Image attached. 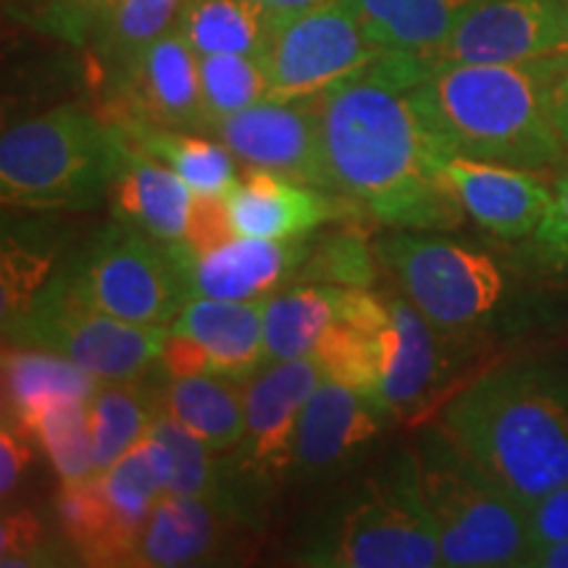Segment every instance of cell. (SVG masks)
<instances>
[{"label":"cell","mask_w":568,"mask_h":568,"mask_svg":"<svg viewBox=\"0 0 568 568\" xmlns=\"http://www.w3.org/2000/svg\"><path fill=\"white\" fill-rule=\"evenodd\" d=\"M432 63L385 53L316 95L322 142L337 193L393 230H453L466 211L443 172L447 151L414 101Z\"/></svg>","instance_id":"1"},{"label":"cell","mask_w":568,"mask_h":568,"mask_svg":"<svg viewBox=\"0 0 568 568\" xmlns=\"http://www.w3.org/2000/svg\"><path fill=\"white\" fill-rule=\"evenodd\" d=\"M560 59L432 63L414 101L447 155L539 174L568 159L552 113Z\"/></svg>","instance_id":"2"},{"label":"cell","mask_w":568,"mask_h":568,"mask_svg":"<svg viewBox=\"0 0 568 568\" xmlns=\"http://www.w3.org/2000/svg\"><path fill=\"white\" fill-rule=\"evenodd\" d=\"M437 422L524 508L568 481V372L495 368L453 395Z\"/></svg>","instance_id":"3"},{"label":"cell","mask_w":568,"mask_h":568,"mask_svg":"<svg viewBox=\"0 0 568 568\" xmlns=\"http://www.w3.org/2000/svg\"><path fill=\"white\" fill-rule=\"evenodd\" d=\"M295 564L316 568L443 566L416 445L397 450L326 510L308 537H303Z\"/></svg>","instance_id":"4"},{"label":"cell","mask_w":568,"mask_h":568,"mask_svg":"<svg viewBox=\"0 0 568 568\" xmlns=\"http://www.w3.org/2000/svg\"><path fill=\"white\" fill-rule=\"evenodd\" d=\"M126 134L80 105L13 124L0 140V197L34 211H84L109 197Z\"/></svg>","instance_id":"5"},{"label":"cell","mask_w":568,"mask_h":568,"mask_svg":"<svg viewBox=\"0 0 568 568\" xmlns=\"http://www.w3.org/2000/svg\"><path fill=\"white\" fill-rule=\"evenodd\" d=\"M416 453L443 566H521L529 552L527 508L474 464L439 422L418 435Z\"/></svg>","instance_id":"6"},{"label":"cell","mask_w":568,"mask_h":568,"mask_svg":"<svg viewBox=\"0 0 568 568\" xmlns=\"http://www.w3.org/2000/svg\"><path fill=\"white\" fill-rule=\"evenodd\" d=\"M61 280L82 303L132 324L166 326L187 303L172 245L122 219L98 234Z\"/></svg>","instance_id":"7"},{"label":"cell","mask_w":568,"mask_h":568,"mask_svg":"<svg viewBox=\"0 0 568 568\" xmlns=\"http://www.w3.org/2000/svg\"><path fill=\"white\" fill-rule=\"evenodd\" d=\"M374 255L395 274L403 295L437 329H471L506 295V276L487 253L418 230H397L376 240Z\"/></svg>","instance_id":"8"},{"label":"cell","mask_w":568,"mask_h":568,"mask_svg":"<svg viewBox=\"0 0 568 568\" xmlns=\"http://www.w3.org/2000/svg\"><path fill=\"white\" fill-rule=\"evenodd\" d=\"M17 332L30 347L59 353L95 379L132 382L159 366L166 326L103 314L82 303L67 282L55 280L17 318Z\"/></svg>","instance_id":"9"},{"label":"cell","mask_w":568,"mask_h":568,"mask_svg":"<svg viewBox=\"0 0 568 568\" xmlns=\"http://www.w3.org/2000/svg\"><path fill=\"white\" fill-rule=\"evenodd\" d=\"M385 53L345 0H318L276 19L261 61L272 101H303L351 80Z\"/></svg>","instance_id":"10"},{"label":"cell","mask_w":568,"mask_h":568,"mask_svg":"<svg viewBox=\"0 0 568 568\" xmlns=\"http://www.w3.org/2000/svg\"><path fill=\"white\" fill-rule=\"evenodd\" d=\"M322 379V366L314 355H305L272 361L243 382L245 435L232 450V464L240 500L251 518L258 514L268 487L290 477L297 422Z\"/></svg>","instance_id":"11"},{"label":"cell","mask_w":568,"mask_h":568,"mask_svg":"<svg viewBox=\"0 0 568 568\" xmlns=\"http://www.w3.org/2000/svg\"><path fill=\"white\" fill-rule=\"evenodd\" d=\"M219 138L245 166H258L287 180L337 193L326 163L316 98L268 101L232 113L211 124Z\"/></svg>","instance_id":"12"},{"label":"cell","mask_w":568,"mask_h":568,"mask_svg":"<svg viewBox=\"0 0 568 568\" xmlns=\"http://www.w3.org/2000/svg\"><path fill=\"white\" fill-rule=\"evenodd\" d=\"M568 53L566 0H485L453 27L429 63H521Z\"/></svg>","instance_id":"13"},{"label":"cell","mask_w":568,"mask_h":568,"mask_svg":"<svg viewBox=\"0 0 568 568\" xmlns=\"http://www.w3.org/2000/svg\"><path fill=\"white\" fill-rule=\"evenodd\" d=\"M113 119H138L182 132H209L197 53L176 27L113 71Z\"/></svg>","instance_id":"14"},{"label":"cell","mask_w":568,"mask_h":568,"mask_svg":"<svg viewBox=\"0 0 568 568\" xmlns=\"http://www.w3.org/2000/svg\"><path fill=\"white\" fill-rule=\"evenodd\" d=\"M389 418L374 397L324 376L297 422L290 477L324 481L347 471L379 439Z\"/></svg>","instance_id":"15"},{"label":"cell","mask_w":568,"mask_h":568,"mask_svg":"<svg viewBox=\"0 0 568 568\" xmlns=\"http://www.w3.org/2000/svg\"><path fill=\"white\" fill-rule=\"evenodd\" d=\"M182 268L187 297L216 301H268L303 274L314 240L237 237L216 251L193 255L184 243H169Z\"/></svg>","instance_id":"16"},{"label":"cell","mask_w":568,"mask_h":568,"mask_svg":"<svg viewBox=\"0 0 568 568\" xmlns=\"http://www.w3.org/2000/svg\"><path fill=\"white\" fill-rule=\"evenodd\" d=\"M389 324L379 335V400L395 418L426 414L450 372L443 335L406 295H385Z\"/></svg>","instance_id":"17"},{"label":"cell","mask_w":568,"mask_h":568,"mask_svg":"<svg viewBox=\"0 0 568 568\" xmlns=\"http://www.w3.org/2000/svg\"><path fill=\"white\" fill-rule=\"evenodd\" d=\"M224 197L237 232L266 240L308 237L324 222L347 216L358 205L351 197L293 182L258 166H245Z\"/></svg>","instance_id":"18"},{"label":"cell","mask_w":568,"mask_h":568,"mask_svg":"<svg viewBox=\"0 0 568 568\" xmlns=\"http://www.w3.org/2000/svg\"><path fill=\"white\" fill-rule=\"evenodd\" d=\"M243 524V516L226 503L201 495L166 493L155 503L134 545L130 566L176 568L213 564L224 556L232 529Z\"/></svg>","instance_id":"19"},{"label":"cell","mask_w":568,"mask_h":568,"mask_svg":"<svg viewBox=\"0 0 568 568\" xmlns=\"http://www.w3.org/2000/svg\"><path fill=\"white\" fill-rule=\"evenodd\" d=\"M443 172L466 216L495 237L521 240L535 234L552 197L548 184L527 169L447 155Z\"/></svg>","instance_id":"20"},{"label":"cell","mask_w":568,"mask_h":568,"mask_svg":"<svg viewBox=\"0 0 568 568\" xmlns=\"http://www.w3.org/2000/svg\"><path fill=\"white\" fill-rule=\"evenodd\" d=\"M266 301L187 297L166 326L203 353L209 374L247 382L268 364L264 343Z\"/></svg>","instance_id":"21"},{"label":"cell","mask_w":568,"mask_h":568,"mask_svg":"<svg viewBox=\"0 0 568 568\" xmlns=\"http://www.w3.org/2000/svg\"><path fill=\"white\" fill-rule=\"evenodd\" d=\"M109 197L122 222L140 226L161 243H182L195 190L126 138L124 159Z\"/></svg>","instance_id":"22"},{"label":"cell","mask_w":568,"mask_h":568,"mask_svg":"<svg viewBox=\"0 0 568 568\" xmlns=\"http://www.w3.org/2000/svg\"><path fill=\"white\" fill-rule=\"evenodd\" d=\"M376 45L429 61L453 27L485 0H345Z\"/></svg>","instance_id":"23"},{"label":"cell","mask_w":568,"mask_h":568,"mask_svg":"<svg viewBox=\"0 0 568 568\" xmlns=\"http://www.w3.org/2000/svg\"><path fill=\"white\" fill-rule=\"evenodd\" d=\"M243 382L216 374L169 376L159 389L161 408L219 453H232L245 435Z\"/></svg>","instance_id":"24"},{"label":"cell","mask_w":568,"mask_h":568,"mask_svg":"<svg viewBox=\"0 0 568 568\" xmlns=\"http://www.w3.org/2000/svg\"><path fill=\"white\" fill-rule=\"evenodd\" d=\"M347 287L324 282H303L284 287L264 303V343L272 361L305 358L326 326L335 324Z\"/></svg>","instance_id":"25"},{"label":"cell","mask_w":568,"mask_h":568,"mask_svg":"<svg viewBox=\"0 0 568 568\" xmlns=\"http://www.w3.org/2000/svg\"><path fill=\"white\" fill-rule=\"evenodd\" d=\"M113 122L122 126L126 138L142 153L180 174L195 193L224 195L237 180V172H234L237 159L213 134L166 130V126L145 124L138 119H113Z\"/></svg>","instance_id":"26"},{"label":"cell","mask_w":568,"mask_h":568,"mask_svg":"<svg viewBox=\"0 0 568 568\" xmlns=\"http://www.w3.org/2000/svg\"><path fill=\"white\" fill-rule=\"evenodd\" d=\"M101 379L74 361L42 347H13L3 353V406L11 424L24 426L34 410L55 397L74 395L90 400Z\"/></svg>","instance_id":"27"},{"label":"cell","mask_w":568,"mask_h":568,"mask_svg":"<svg viewBox=\"0 0 568 568\" xmlns=\"http://www.w3.org/2000/svg\"><path fill=\"white\" fill-rule=\"evenodd\" d=\"M280 17L255 0H187L176 30L197 55H261Z\"/></svg>","instance_id":"28"},{"label":"cell","mask_w":568,"mask_h":568,"mask_svg":"<svg viewBox=\"0 0 568 568\" xmlns=\"http://www.w3.org/2000/svg\"><path fill=\"white\" fill-rule=\"evenodd\" d=\"M161 410L159 389L132 382H101L88 400L95 474L126 456L151 432Z\"/></svg>","instance_id":"29"},{"label":"cell","mask_w":568,"mask_h":568,"mask_svg":"<svg viewBox=\"0 0 568 568\" xmlns=\"http://www.w3.org/2000/svg\"><path fill=\"white\" fill-rule=\"evenodd\" d=\"M48 453L61 481H77L95 477V460H92V432L84 397L63 395L34 410L24 426Z\"/></svg>","instance_id":"30"},{"label":"cell","mask_w":568,"mask_h":568,"mask_svg":"<svg viewBox=\"0 0 568 568\" xmlns=\"http://www.w3.org/2000/svg\"><path fill=\"white\" fill-rule=\"evenodd\" d=\"M184 3L187 0H113L90 45L119 71L153 40L174 30Z\"/></svg>","instance_id":"31"},{"label":"cell","mask_w":568,"mask_h":568,"mask_svg":"<svg viewBox=\"0 0 568 568\" xmlns=\"http://www.w3.org/2000/svg\"><path fill=\"white\" fill-rule=\"evenodd\" d=\"M197 69H201V92L205 113H209V130L219 119H226L272 98L261 55H197Z\"/></svg>","instance_id":"32"},{"label":"cell","mask_w":568,"mask_h":568,"mask_svg":"<svg viewBox=\"0 0 568 568\" xmlns=\"http://www.w3.org/2000/svg\"><path fill=\"white\" fill-rule=\"evenodd\" d=\"M316 364L322 366L326 379H335L358 393L379 400V372H382V351L379 335H368L364 329L337 322L326 326L318 339L314 353ZM387 410V408H385Z\"/></svg>","instance_id":"33"},{"label":"cell","mask_w":568,"mask_h":568,"mask_svg":"<svg viewBox=\"0 0 568 568\" xmlns=\"http://www.w3.org/2000/svg\"><path fill=\"white\" fill-rule=\"evenodd\" d=\"M305 282L339 284V287H372L376 268L364 234L345 230L329 237L314 240L308 261L303 266Z\"/></svg>","instance_id":"34"},{"label":"cell","mask_w":568,"mask_h":568,"mask_svg":"<svg viewBox=\"0 0 568 568\" xmlns=\"http://www.w3.org/2000/svg\"><path fill=\"white\" fill-rule=\"evenodd\" d=\"M113 0H17V13L38 30L74 45H90Z\"/></svg>","instance_id":"35"},{"label":"cell","mask_w":568,"mask_h":568,"mask_svg":"<svg viewBox=\"0 0 568 568\" xmlns=\"http://www.w3.org/2000/svg\"><path fill=\"white\" fill-rule=\"evenodd\" d=\"M237 226L232 222L230 205H226L224 195H209L195 193L193 203H190L187 226H184V240L187 251L193 255H203L216 251L224 243L237 237Z\"/></svg>","instance_id":"36"},{"label":"cell","mask_w":568,"mask_h":568,"mask_svg":"<svg viewBox=\"0 0 568 568\" xmlns=\"http://www.w3.org/2000/svg\"><path fill=\"white\" fill-rule=\"evenodd\" d=\"M48 556V535L32 514H13L3 518L0 529V564L9 566H40Z\"/></svg>","instance_id":"37"},{"label":"cell","mask_w":568,"mask_h":568,"mask_svg":"<svg viewBox=\"0 0 568 568\" xmlns=\"http://www.w3.org/2000/svg\"><path fill=\"white\" fill-rule=\"evenodd\" d=\"M535 245L545 261L558 268H568V172L552 190L550 205L535 230Z\"/></svg>","instance_id":"38"},{"label":"cell","mask_w":568,"mask_h":568,"mask_svg":"<svg viewBox=\"0 0 568 568\" xmlns=\"http://www.w3.org/2000/svg\"><path fill=\"white\" fill-rule=\"evenodd\" d=\"M529 548L568 537V481L527 506Z\"/></svg>","instance_id":"39"},{"label":"cell","mask_w":568,"mask_h":568,"mask_svg":"<svg viewBox=\"0 0 568 568\" xmlns=\"http://www.w3.org/2000/svg\"><path fill=\"white\" fill-rule=\"evenodd\" d=\"M32 439L34 437L19 429L17 424H3V432H0V495H3V500L17 489L32 464Z\"/></svg>","instance_id":"40"},{"label":"cell","mask_w":568,"mask_h":568,"mask_svg":"<svg viewBox=\"0 0 568 568\" xmlns=\"http://www.w3.org/2000/svg\"><path fill=\"white\" fill-rule=\"evenodd\" d=\"M521 568H568V537L529 548Z\"/></svg>","instance_id":"41"},{"label":"cell","mask_w":568,"mask_h":568,"mask_svg":"<svg viewBox=\"0 0 568 568\" xmlns=\"http://www.w3.org/2000/svg\"><path fill=\"white\" fill-rule=\"evenodd\" d=\"M552 113H556L558 132L568 151V53H564V59H560L556 84H552Z\"/></svg>","instance_id":"42"},{"label":"cell","mask_w":568,"mask_h":568,"mask_svg":"<svg viewBox=\"0 0 568 568\" xmlns=\"http://www.w3.org/2000/svg\"><path fill=\"white\" fill-rule=\"evenodd\" d=\"M255 3H264L266 9H272L276 13H293V11L308 9V6L318 3V0H255Z\"/></svg>","instance_id":"43"},{"label":"cell","mask_w":568,"mask_h":568,"mask_svg":"<svg viewBox=\"0 0 568 568\" xmlns=\"http://www.w3.org/2000/svg\"><path fill=\"white\" fill-rule=\"evenodd\" d=\"M566 6H568V0H566Z\"/></svg>","instance_id":"44"}]
</instances>
